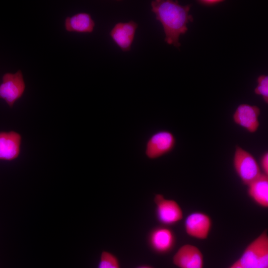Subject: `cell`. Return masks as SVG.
<instances>
[{
    "label": "cell",
    "mask_w": 268,
    "mask_h": 268,
    "mask_svg": "<svg viewBox=\"0 0 268 268\" xmlns=\"http://www.w3.org/2000/svg\"><path fill=\"white\" fill-rule=\"evenodd\" d=\"M151 11L162 24L165 34V41L179 48V38L188 30L187 24L193 20L189 14L190 5H182L178 1L156 0L151 2Z\"/></svg>",
    "instance_id": "cell-1"
},
{
    "label": "cell",
    "mask_w": 268,
    "mask_h": 268,
    "mask_svg": "<svg viewBox=\"0 0 268 268\" xmlns=\"http://www.w3.org/2000/svg\"><path fill=\"white\" fill-rule=\"evenodd\" d=\"M244 268H268V234L264 230L245 248L238 259Z\"/></svg>",
    "instance_id": "cell-2"
},
{
    "label": "cell",
    "mask_w": 268,
    "mask_h": 268,
    "mask_svg": "<svg viewBox=\"0 0 268 268\" xmlns=\"http://www.w3.org/2000/svg\"><path fill=\"white\" fill-rule=\"evenodd\" d=\"M233 164L236 174L246 186L263 174L253 155L239 146L235 148Z\"/></svg>",
    "instance_id": "cell-3"
},
{
    "label": "cell",
    "mask_w": 268,
    "mask_h": 268,
    "mask_svg": "<svg viewBox=\"0 0 268 268\" xmlns=\"http://www.w3.org/2000/svg\"><path fill=\"white\" fill-rule=\"evenodd\" d=\"M153 201L155 205V216L162 225H174L183 218V211L177 201L166 199L161 194L155 195Z\"/></svg>",
    "instance_id": "cell-4"
},
{
    "label": "cell",
    "mask_w": 268,
    "mask_h": 268,
    "mask_svg": "<svg viewBox=\"0 0 268 268\" xmlns=\"http://www.w3.org/2000/svg\"><path fill=\"white\" fill-rule=\"evenodd\" d=\"M176 143V137L172 133L167 130L157 131L146 140L144 154L148 159H158L171 152Z\"/></svg>",
    "instance_id": "cell-5"
},
{
    "label": "cell",
    "mask_w": 268,
    "mask_h": 268,
    "mask_svg": "<svg viewBox=\"0 0 268 268\" xmlns=\"http://www.w3.org/2000/svg\"><path fill=\"white\" fill-rule=\"evenodd\" d=\"M26 84L20 70L15 73H5L0 84V99L12 108L23 96Z\"/></svg>",
    "instance_id": "cell-6"
},
{
    "label": "cell",
    "mask_w": 268,
    "mask_h": 268,
    "mask_svg": "<svg viewBox=\"0 0 268 268\" xmlns=\"http://www.w3.org/2000/svg\"><path fill=\"white\" fill-rule=\"evenodd\" d=\"M176 240L172 229L162 225L151 229L147 236V244L150 250L161 255L170 253L175 247Z\"/></svg>",
    "instance_id": "cell-7"
},
{
    "label": "cell",
    "mask_w": 268,
    "mask_h": 268,
    "mask_svg": "<svg viewBox=\"0 0 268 268\" xmlns=\"http://www.w3.org/2000/svg\"><path fill=\"white\" fill-rule=\"evenodd\" d=\"M212 221L206 213L196 211L189 213L184 221V229L187 235L198 240L206 239L211 230Z\"/></svg>",
    "instance_id": "cell-8"
},
{
    "label": "cell",
    "mask_w": 268,
    "mask_h": 268,
    "mask_svg": "<svg viewBox=\"0 0 268 268\" xmlns=\"http://www.w3.org/2000/svg\"><path fill=\"white\" fill-rule=\"evenodd\" d=\"M172 263L177 268H203L204 257L198 247L186 244L181 246L174 254Z\"/></svg>",
    "instance_id": "cell-9"
},
{
    "label": "cell",
    "mask_w": 268,
    "mask_h": 268,
    "mask_svg": "<svg viewBox=\"0 0 268 268\" xmlns=\"http://www.w3.org/2000/svg\"><path fill=\"white\" fill-rule=\"evenodd\" d=\"M260 108L255 105H240L236 109L233 119L235 124L251 133H255L260 126Z\"/></svg>",
    "instance_id": "cell-10"
},
{
    "label": "cell",
    "mask_w": 268,
    "mask_h": 268,
    "mask_svg": "<svg viewBox=\"0 0 268 268\" xmlns=\"http://www.w3.org/2000/svg\"><path fill=\"white\" fill-rule=\"evenodd\" d=\"M138 24L133 20L116 23L110 32L113 41L123 52L131 50Z\"/></svg>",
    "instance_id": "cell-11"
},
{
    "label": "cell",
    "mask_w": 268,
    "mask_h": 268,
    "mask_svg": "<svg viewBox=\"0 0 268 268\" xmlns=\"http://www.w3.org/2000/svg\"><path fill=\"white\" fill-rule=\"evenodd\" d=\"M22 136L15 131L0 132V160L12 161L20 155Z\"/></svg>",
    "instance_id": "cell-12"
},
{
    "label": "cell",
    "mask_w": 268,
    "mask_h": 268,
    "mask_svg": "<svg viewBox=\"0 0 268 268\" xmlns=\"http://www.w3.org/2000/svg\"><path fill=\"white\" fill-rule=\"evenodd\" d=\"M250 198L258 206L268 207V175L262 174L247 186Z\"/></svg>",
    "instance_id": "cell-13"
},
{
    "label": "cell",
    "mask_w": 268,
    "mask_h": 268,
    "mask_svg": "<svg viewBox=\"0 0 268 268\" xmlns=\"http://www.w3.org/2000/svg\"><path fill=\"white\" fill-rule=\"evenodd\" d=\"M65 28L69 32L91 33L95 25L94 21L90 14L79 12L66 18Z\"/></svg>",
    "instance_id": "cell-14"
},
{
    "label": "cell",
    "mask_w": 268,
    "mask_h": 268,
    "mask_svg": "<svg viewBox=\"0 0 268 268\" xmlns=\"http://www.w3.org/2000/svg\"><path fill=\"white\" fill-rule=\"evenodd\" d=\"M97 268H121L118 258L113 253L103 251L101 252Z\"/></svg>",
    "instance_id": "cell-15"
},
{
    "label": "cell",
    "mask_w": 268,
    "mask_h": 268,
    "mask_svg": "<svg viewBox=\"0 0 268 268\" xmlns=\"http://www.w3.org/2000/svg\"><path fill=\"white\" fill-rule=\"evenodd\" d=\"M258 86L255 89L256 94L263 97L267 103L268 102V76L262 75L258 78Z\"/></svg>",
    "instance_id": "cell-16"
},
{
    "label": "cell",
    "mask_w": 268,
    "mask_h": 268,
    "mask_svg": "<svg viewBox=\"0 0 268 268\" xmlns=\"http://www.w3.org/2000/svg\"><path fill=\"white\" fill-rule=\"evenodd\" d=\"M260 166L263 174L268 175V153L266 152L261 157Z\"/></svg>",
    "instance_id": "cell-17"
},
{
    "label": "cell",
    "mask_w": 268,
    "mask_h": 268,
    "mask_svg": "<svg viewBox=\"0 0 268 268\" xmlns=\"http://www.w3.org/2000/svg\"><path fill=\"white\" fill-rule=\"evenodd\" d=\"M222 1L221 0H199V2L202 4L210 6L216 4Z\"/></svg>",
    "instance_id": "cell-18"
},
{
    "label": "cell",
    "mask_w": 268,
    "mask_h": 268,
    "mask_svg": "<svg viewBox=\"0 0 268 268\" xmlns=\"http://www.w3.org/2000/svg\"><path fill=\"white\" fill-rule=\"evenodd\" d=\"M227 268H244L242 264L240 263L238 259L233 262L229 267Z\"/></svg>",
    "instance_id": "cell-19"
},
{
    "label": "cell",
    "mask_w": 268,
    "mask_h": 268,
    "mask_svg": "<svg viewBox=\"0 0 268 268\" xmlns=\"http://www.w3.org/2000/svg\"><path fill=\"white\" fill-rule=\"evenodd\" d=\"M135 268H154L148 265H140L135 267Z\"/></svg>",
    "instance_id": "cell-20"
}]
</instances>
